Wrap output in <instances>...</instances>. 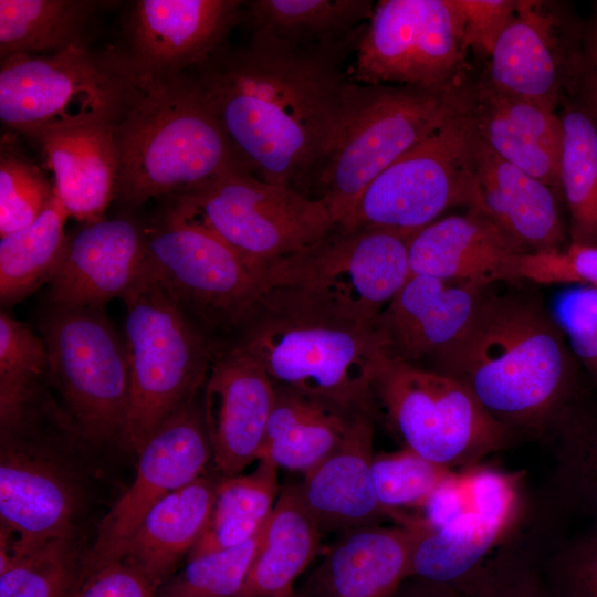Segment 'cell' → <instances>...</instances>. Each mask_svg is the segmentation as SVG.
<instances>
[{
    "label": "cell",
    "instance_id": "c3c4849f",
    "mask_svg": "<svg viewBox=\"0 0 597 597\" xmlns=\"http://www.w3.org/2000/svg\"><path fill=\"white\" fill-rule=\"evenodd\" d=\"M457 2L463 15L467 46L490 57L513 15L517 0H457Z\"/></svg>",
    "mask_w": 597,
    "mask_h": 597
},
{
    "label": "cell",
    "instance_id": "44dd1931",
    "mask_svg": "<svg viewBox=\"0 0 597 597\" xmlns=\"http://www.w3.org/2000/svg\"><path fill=\"white\" fill-rule=\"evenodd\" d=\"M469 493L470 510L419 538L408 577L455 586L521 527L523 501L514 490L480 480L470 484Z\"/></svg>",
    "mask_w": 597,
    "mask_h": 597
},
{
    "label": "cell",
    "instance_id": "9a60e30c",
    "mask_svg": "<svg viewBox=\"0 0 597 597\" xmlns=\"http://www.w3.org/2000/svg\"><path fill=\"white\" fill-rule=\"evenodd\" d=\"M138 454L136 475L103 517L80 573L122 561L148 512L174 491L191 483L212 465V448L198 399L165 420Z\"/></svg>",
    "mask_w": 597,
    "mask_h": 597
},
{
    "label": "cell",
    "instance_id": "2e32d148",
    "mask_svg": "<svg viewBox=\"0 0 597 597\" xmlns=\"http://www.w3.org/2000/svg\"><path fill=\"white\" fill-rule=\"evenodd\" d=\"M0 524L12 547L75 536L82 491L65 455L31 432L0 434Z\"/></svg>",
    "mask_w": 597,
    "mask_h": 597
},
{
    "label": "cell",
    "instance_id": "277c9868",
    "mask_svg": "<svg viewBox=\"0 0 597 597\" xmlns=\"http://www.w3.org/2000/svg\"><path fill=\"white\" fill-rule=\"evenodd\" d=\"M116 139L115 200L129 208L249 171L191 73L154 84L116 125Z\"/></svg>",
    "mask_w": 597,
    "mask_h": 597
},
{
    "label": "cell",
    "instance_id": "f907efd6",
    "mask_svg": "<svg viewBox=\"0 0 597 597\" xmlns=\"http://www.w3.org/2000/svg\"><path fill=\"white\" fill-rule=\"evenodd\" d=\"M575 103L597 127V15L583 28L580 60L570 92Z\"/></svg>",
    "mask_w": 597,
    "mask_h": 597
},
{
    "label": "cell",
    "instance_id": "7c38bea8",
    "mask_svg": "<svg viewBox=\"0 0 597 597\" xmlns=\"http://www.w3.org/2000/svg\"><path fill=\"white\" fill-rule=\"evenodd\" d=\"M49 383L82 436L123 443L129 401V360L102 307H52L42 325Z\"/></svg>",
    "mask_w": 597,
    "mask_h": 597
},
{
    "label": "cell",
    "instance_id": "e575fe53",
    "mask_svg": "<svg viewBox=\"0 0 597 597\" xmlns=\"http://www.w3.org/2000/svg\"><path fill=\"white\" fill-rule=\"evenodd\" d=\"M277 469L260 459L249 474L221 478L207 524L187 559L237 546L259 533L281 492Z\"/></svg>",
    "mask_w": 597,
    "mask_h": 597
},
{
    "label": "cell",
    "instance_id": "f5cc1de1",
    "mask_svg": "<svg viewBox=\"0 0 597 597\" xmlns=\"http://www.w3.org/2000/svg\"><path fill=\"white\" fill-rule=\"evenodd\" d=\"M274 597H300L293 587L285 589Z\"/></svg>",
    "mask_w": 597,
    "mask_h": 597
},
{
    "label": "cell",
    "instance_id": "7a4b0ae2",
    "mask_svg": "<svg viewBox=\"0 0 597 597\" xmlns=\"http://www.w3.org/2000/svg\"><path fill=\"white\" fill-rule=\"evenodd\" d=\"M519 282L490 286L427 369L463 385L520 441L549 439L587 389L552 308Z\"/></svg>",
    "mask_w": 597,
    "mask_h": 597
},
{
    "label": "cell",
    "instance_id": "d6986e66",
    "mask_svg": "<svg viewBox=\"0 0 597 597\" xmlns=\"http://www.w3.org/2000/svg\"><path fill=\"white\" fill-rule=\"evenodd\" d=\"M274 397V383L247 350L232 342L218 346L201 405L212 467L222 478L259 460Z\"/></svg>",
    "mask_w": 597,
    "mask_h": 597
},
{
    "label": "cell",
    "instance_id": "db71d44e",
    "mask_svg": "<svg viewBox=\"0 0 597 597\" xmlns=\"http://www.w3.org/2000/svg\"><path fill=\"white\" fill-rule=\"evenodd\" d=\"M596 8H597V7H596ZM595 14L597 15V9H596V13H595Z\"/></svg>",
    "mask_w": 597,
    "mask_h": 597
},
{
    "label": "cell",
    "instance_id": "7dc6e473",
    "mask_svg": "<svg viewBox=\"0 0 597 597\" xmlns=\"http://www.w3.org/2000/svg\"><path fill=\"white\" fill-rule=\"evenodd\" d=\"M159 586L140 567L122 559L80 573L69 597H157Z\"/></svg>",
    "mask_w": 597,
    "mask_h": 597
},
{
    "label": "cell",
    "instance_id": "6da1fadb",
    "mask_svg": "<svg viewBox=\"0 0 597 597\" xmlns=\"http://www.w3.org/2000/svg\"><path fill=\"white\" fill-rule=\"evenodd\" d=\"M358 39L300 46L251 35L190 72L244 167L311 198L349 82Z\"/></svg>",
    "mask_w": 597,
    "mask_h": 597
},
{
    "label": "cell",
    "instance_id": "ffe728a7",
    "mask_svg": "<svg viewBox=\"0 0 597 597\" xmlns=\"http://www.w3.org/2000/svg\"><path fill=\"white\" fill-rule=\"evenodd\" d=\"M147 266L145 229L128 218L87 222L69 235L62 262L50 281L56 308L103 307L122 298Z\"/></svg>",
    "mask_w": 597,
    "mask_h": 597
},
{
    "label": "cell",
    "instance_id": "1f68e13d",
    "mask_svg": "<svg viewBox=\"0 0 597 597\" xmlns=\"http://www.w3.org/2000/svg\"><path fill=\"white\" fill-rule=\"evenodd\" d=\"M370 0L244 1L242 22L251 35L300 46L332 45L358 39L369 21Z\"/></svg>",
    "mask_w": 597,
    "mask_h": 597
},
{
    "label": "cell",
    "instance_id": "5bb4252c",
    "mask_svg": "<svg viewBox=\"0 0 597 597\" xmlns=\"http://www.w3.org/2000/svg\"><path fill=\"white\" fill-rule=\"evenodd\" d=\"M468 50L457 0H383L375 3L347 73L365 84L460 86Z\"/></svg>",
    "mask_w": 597,
    "mask_h": 597
},
{
    "label": "cell",
    "instance_id": "ba28073f",
    "mask_svg": "<svg viewBox=\"0 0 597 597\" xmlns=\"http://www.w3.org/2000/svg\"><path fill=\"white\" fill-rule=\"evenodd\" d=\"M409 238L383 229L335 226L269 264L264 291L332 317L374 323L410 276Z\"/></svg>",
    "mask_w": 597,
    "mask_h": 597
},
{
    "label": "cell",
    "instance_id": "f35d334b",
    "mask_svg": "<svg viewBox=\"0 0 597 597\" xmlns=\"http://www.w3.org/2000/svg\"><path fill=\"white\" fill-rule=\"evenodd\" d=\"M0 597H69L81 570L75 536L28 548L0 541Z\"/></svg>",
    "mask_w": 597,
    "mask_h": 597
},
{
    "label": "cell",
    "instance_id": "816d5d0a",
    "mask_svg": "<svg viewBox=\"0 0 597 597\" xmlns=\"http://www.w3.org/2000/svg\"><path fill=\"white\" fill-rule=\"evenodd\" d=\"M391 597H462L455 586L416 576L404 579Z\"/></svg>",
    "mask_w": 597,
    "mask_h": 597
},
{
    "label": "cell",
    "instance_id": "74e56055",
    "mask_svg": "<svg viewBox=\"0 0 597 597\" xmlns=\"http://www.w3.org/2000/svg\"><path fill=\"white\" fill-rule=\"evenodd\" d=\"M561 188L570 243L597 248V127L574 102L561 115Z\"/></svg>",
    "mask_w": 597,
    "mask_h": 597
},
{
    "label": "cell",
    "instance_id": "30bf717a",
    "mask_svg": "<svg viewBox=\"0 0 597 597\" xmlns=\"http://www.w3.org/2000/svg\"><path fill=\"white\" fill-rule=\"evenodd\" d=\"M478 142L471 100L378 175L341 226L411 237L452 207L484 211L476 184Z\"/></svg>",
    "mask_w": 597,
    "mask_h": 597
},
{
    "label": "cell",
    "instance_id": "f546056e",
    "mask_svg": "<svg viewBox=\"0 0 597 597\" xmlns=\"http://www.w3.org/2000/svg\"><path fill=\"white\" fill-rule=\"evenodd\" d=\"M221 478L211 465L198 479L164 498L140 523L123 559L161 585L200 537Z\"/></svg>",
    "mask_w": 597,
    "mask_h": 597
},
{
    "label": "cell",
    "instance_id": "60d3db41",
    "mask_svg": "<svg viewBox=\"0 0 597 597\" xmlns=\"http://www.w3.org/2000/svg\"><path fill=\"white\" fill-rule=\"evenodd\" d=\"M264 527L237 546L187 559L179 573L159 586L157 597H237L260 548Z\"/></svg>",
    "mask_w": 597,
    "mask_h": 597
},
{
    "label": "cell",
    "instance_id": "603a6c76",
    "mask_svg": "<svg viewBox=\"0 0 597 597\" xmlns=\"http://www.w3.org/2000/svg\"><path fill=\"white\" fill-rule=\"evenodd\" d=\"M428 527L371 525L342 532L300 597H391L408 577L413 548Z\"/></svg>",
    "mask_w": 597,
    "mask_h": 597
},
{
    "label": "cell",
    "instance_id": "4fadbf2b",
    "mask_svg": "<svg viewBox=\"0 0 597 597\" xmlns=\"http://www.w3.org/2000/svg\"><path fill=\"white\" fill-rule=\"evenodd\" d=\"M145 233L151 272L213 341L234 336L264 292L262 272L213 232L170 210Z\"/></svg>",
    "mask_w": 597,
    "mask_h": 597
},
{
    "label": "cell",
    "instance_id": "7402d4cb",
    "mask_svg": "<svg viewBox=\"0 0 597 597\" xmlns=\"http://www.w3.org/2000/svg\"><path fill=\"white\" fill-rule=\"evenodd\" d=\"M490 286L410 275L375 321L387 356L431 362L462 333Z\"/></svg>",
    "mask_w": 597,
    "mask_h": 597
},
{
    "label": "cell",
    "instance_id": "ee69618b",
    "mask_svg": "<svg viewBox=\"0 0 597 597\" xmlns=\"http://www.w3.org/2000/svg\"><path fill=\"white\" fill-rule=\"evenodd\" d=\"M536 562L551 597H597V534L585 531Z\"/></svg>",
    "mask_w": 597,
    "mask_h": 597
},
{
    "label": "cell",
    "instance_id": "d4e9b609",
    "mask_svg": "<svg viewBox=\"0 0 597 597\" xmlns=\"http://www.w3.org/2000/svg\"><path fill=\"white\" fill-rule=\"evenodd\" d=\"M472 114L492 151L546 184L563 200V125L555 108L505 94L482 80L472 86Z\"/></svg>",
    "mask_w": 597,
    "mask_h": 597
},
{
    "label": "cell",
    "instance_id": "5b68a950",
    "mask_svg": "<svg viewBox=\"0 0 597 597\" xmlns=\"http://www.w3.org/2000/svg\"><path fill=\"white\" fill-rule=\"evenodd\" d=\"M472 86L431 90L349 80L311 198L343 224L378 175L471 103Z\"/></svg>",
    "mask_w": 597,
    "mask_h": 597
},
{
    "label": "cell",
    "instance_id": "8d00e7d4",
    "mask_svg": "<svg viewBox=\"0 0 597 597\" xmlns=\"http://www.w3.org/2000/svg\"><path fill=\"white\" fill-rule=\"evenodd\" d=\"M44 380L49 381V360L43 338L1 312L0 434L34 422Z\"/></svg>",
    "mask_w": 597,
    "mask_h": 597
},
{
    "label": "cell",
    "instance_id": "681fc988",
    "mask_svg": "<svg viewBox=\"0 0 597 597\" xmlns=\"http://www.w3.org/2000/svg\"><path fill=\"white\" fill-rule=\"evenodd\" d=\"M471 507L468 480L464 470L455 471L428 498L417 516L431 530L441 528Z\"/></svg>",
    "mask_w": 597,
    "mask_h": 597
},
{
    "label": "cell",
    "instance_id": "4316f807",
    "mask_svg": "<svg viewBox=\"0 0 597 597\" xmlns=\"http://www.w3.org/2000/svg\"><path fill=\"white\" fill-rule=\"evenodd\" d=\"M116 125L92 123L42 132L29 139L41 149L54 192L70 218L103 219L115 200L118 175Z\"/></svg>",
    "mask_w": 597,
    "mask_h": 597
},
{
    "label": "cell",
    "instance_id": "b9f144b4",
    "mask_svg": "<svg viewBox=\"0 0 597 597\" xmlns=\"http://www.w3.org/2000/svg\"><path fill=\"white\" fill-rule=\"evenodd\" d=\"M54 184L13 142L0 150V238L33 223L54 197Z\"/></svg>",
    "mask_w": 597,
    "mask_h": 597
},
{
    "label": "cell",
    "instance_id": "7bdbcfd3",
    "mask_svg": "<svg viewBox=\"0 0 597 597\" xmlns=\"http://www.w3.org/2000/svg\"><path fill=\"white\" fill-rule=\"evenodd\" d=\"M516 532L455 585L462 597H551L534 553L519 545Z\"/></svg>",
    "mask_w": 597,
    "mask_h": 597
},
{
    "label": "cell",
    "instance_id": "f6af8a7d",
    "mask_svg": "<svg viewBox=\"0 0 597 597\" xmlns=\"http://www.w3.org/2000/svg\"><path fill=\"white\" fill-rule=\"evenodd\" d=\"M509 274L511 281L597 287V248L569 243L562 250L519 254Z\"/></svg>",
    "mask_w": 597,
    "mask_h": 597
},
{
    "label": "cell",
    "instance_id": "836d02e7",
    "mask_svg": "<svg viewBox=\"0 0 597 597\" xmlns=\"http://www.w3.org/2000/svg\"><path fill=\"white\" fill-rule=\"evenodd\" d=\"M554 506L597 534V395L586 390L551 436Z\"/></svg>",
    "mask_w": 597,
    "mask_h": 597
},
{
    "label": "cell",
    "instance_id": "3957f363",
    "mask_svg": "<svg viewBox=\"0 0 597 597\" xmlns=\"http://www.w3.org/2000/svg\"><path fill=\"white\" fill-rule=\"evenodd\" d=\"M230 342L259 362L274 385L377 420L371 385L387 354L375 322L339 320L264 291Z\"/></svg>",
    "mask_w": 597,
    "mask_h": 597
},
{
    "label": "cell",
    "instance_id": "d6a6232c",
    "mask_svg": "<svg viewBox=\"0 0 597 597\" xmlns=\"http://www.w3.org/2000/svg\"><path fill=\"white\" fill-rule=\"evenodd\" d=\"M109 1L0 0V57L50 55L88 45L97 14Z\"/></svg>",
    "mask_w": 597,
    "mask_h": 597
},
{
    "label": "cell",
    "instance_id": "f1b7e54d",
    "mask_svg": "<svg viewBox=\"0 0 597 597\" xmlns=\"http://www.w3.org/2000/svg\"><path fill=\"white\" fill-rule=\"evenodd\" d=\"M357 416L331 401L275 385L259 460L305 474L342 443Z\"/></svg>",
    "mask_w": 597,
    "mask_h": 597
},
{
    "label": "cell",
    "instance_id": "ab89813d",
    "mask_svg": "<svg viewBox=\"0 0 597 597\" xmlns=\"http://www.w3.org/2000/svg\"><path fill=\"white\" fill-rule=\"evenodd\" d=\"M454 472L406 448L374 453L371 460L377 499L395 524L400 525L413 524V515L405 511H420L431 493Z\"/></svg>",
    "mask_w": 597,
    "mask_h": 597
},
{
    "label": "cell",
    "instance_id": "484cf974",
    "mask_svg": "<svg viewBox=\"0 0 597 597\" xmlns=\"http://www.w3.org/2000/svg\"><path fill=\"white\" fill-rule=\"evenodd\" d=\"M374 423L367 416H357L342 443L296 484L322 532L391 520L377 499L371 476Z\"/></svg>",
    "mask_w": 597,
    "mask_h": 597
},
{
    "label": "cell",
    "instance_id": "e0dca14e",
    "mask_svg": "<svg viewBox=\"0 0 597 597\" xmlns=\"http://www.w3.org/2000/svg\"><path fill=\"white\" fill-rule=\"evenodd\" d=\"M240 0H138L124 21L126 54L155 83L188 74L227 45Z\"/></svg>",
    "mask_w": 597,
    "mask_h": 597
},
{
    "label": "cell",
    "instance_id": "8992f818",
    "mask_svg": "<svg viewBox=\"0 0 597 597\" xmlns=\"http://www.w3.org/2000/svg\"><path fill=\"white\" fill-rule=\"evenodd\" d=\"M154 84L117 49L13 55L0 63V119L28 138L61 127L118 124Z\"/></svg>",
    "mask_w": 597,
    "mask_h": 597
},
{
    "label": "cell",
    "instance_id": "4dcf8cb0",
    "mask_svg": "<svg viewBox=\"0 0 597 597\" xmlns=\"http://www.w3.org/2000/svg\"><path fill=\"white\" fill-rule=\"evenodd\" d=\"M321 535L322 531L303 504L296 485L283 486L237 597H274L293 587L297 576L321 551Z\"/></svg>",
    "mask_w": 597,
    "mask_h": 597
},
{
    "label": "cell",
    "instance_id": "ac0fdd59",
    "mask_svg": "<svg viewBox=\"0 0 597 597\" xmlns=\"http://www.w3.org/2000/svg\"><path fill=\"white\" fill-rule=\"evenodd\" d=\"M541 1L517 0L483 78L505 94L556 108L576 81L583 29Z\"/></svg>",
    "mask_w": 597,
    "mask_h": 597
},
{
    "label": "cell",
    "instance_id": "8fae6325",
    "mask_svg": "<svg viewBox=\"0 0 597 597\" xmlns=\"http://www.w3.org/2000/svg\"><path fill=\"white\" fill-rule=\"evenodd\" d=\"M168 210L207 228L253 268L264 269L336 224L325 205L233 170L168 197Z\"/></svg>",
    "mask_w": 597,
    "mask_h": 597
},
{
    "label": "cell",
    "instance_id": "bcb514c9",
    "mask_svg": "<svg viewBox=\"0 0 597 597\" xmlns=\"http://www.w3.org/2000/svg\"><path fill=\"white\" fill-rule=\"evenodd\" d=\"M551 308L577 363L597 387V287L565 290Z\"/></svg>",
    "mask_w": 597,
    "mask_h": 597
},
{
    "label": "cell",
    "instance_id": "83f0119b",
    "mask_svg": "<svg viewBox=\"0 0 597 597\" xmlns=\"http://www.w3.org/2000/svg\"><path fill=\"white\" fill-rule=\"evenodd\" d=\"M476 184L484 211L524 253L565 248L563 200L546 184L499 157L480 135Z\"/></svg>",
    "mask_w": 597,
    "mask_h": 597
},
{
    "label": "cell",
    "instance_id": "9c48e42d",
    "mask_svg": "<svg viewBox=\"0 0 597 597\" xmlns=\"http://www.w3.org/2000/svg\"><path fill=\"white\" fill-rule=\"evenodd\" d=\"M377 419L402 448L451 470L481 463L520 440L457 380L383 356L373 378Z\"/></svg>",
    "mask_w": 597,
    "mask_h": 597
},
{
    "label": "cell",
    "instance_id": "52a82bcc",
    "mask_svg": "<svg viewBox=\"0 0 597 597\" xmlns=\"http://www.w3.org/2000/svg\"><path fill=\"white\" fill-rule=\"evenodd\" d=\"M129 401L123 443L136 453L170 416L195 401L220 345L148 266L123 297Z\"/></svg>",
    "mask_w": 597,
    "mask_h": 597
},
{
    "label": "cell",
    "instance_id": "cb8c5ba5",
    "mask_svg": "<svg viewBox=\"0 0 597 597\" xmlns=\"http://www.w3.org/2000/svg\"><path fill=\"white\" fill-rule=\"evenodd\" d=\"M524 252L480 208L451 214L409 238L410 275L493 285L511 282L509 268Z\"/></svg>",
    "mask_w": 597,
    "mask_h": 597
},
{
    "label": "cell",
    "instance_id": "d590c367",
    "mask_svg": "<svg viewBox=\"0 0 597 597\" xmlns=\"http://www.w3.org/2000/svg\"><path fill=\"white\" fill-rule=\"evenodd\" d=\"M69 214L54 195L30 226L0 240V298L2 305L20 302L50 282L64 256Z\"/></svg>",
    "mask_w": 597,
    "mask_h": 597
}]
</instances>
